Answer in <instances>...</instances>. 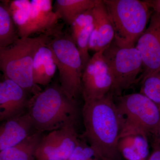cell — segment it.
I'll return each mask as SVG.
<instances>
[{
	"label": "cell",
	"instance_id": "obj_19",
	"mask_svg": "<svg viewBox=\"0 0 160 160\" xmlns=\"http://www.w3.org/2000/svg\"><path fill=\"white\" fill-rule=\"evenodd\" d=\"M96 2L97 0H57L54 10L61 19L71 25L78 17L92 9Z\"/></svg>",
	"mask_w": 160,
	"mask_h": 160
},
{
	"label": "cell",
	"instance_id": "obj_10",
	"mask_svg": "<svg viewBox=\"0 0 160 160\" xmlns=\"http://www.w3.org/2000/svg\"><path fill=\"white\" fill-rule=\"evenodd\" d=\"M135 47L142 62V81L160 71V17L152 13L149 26L139 38Z\"/></svg>",
	"mask_w": 160,
	"mask_h": 160
},
{
	"label": "cell",
	"instance_id": "obj_16",
	"mask_svg": "<svg viewBox=\"0 0 160 160\" xmlns=\"http://www.w3.org/2000/svg\"><path fill=\"white\" fill-rule=\"evenodd\" d=\"M92 9L80 15L70 25L71 37L79 52L83 70L91 58L89 54V44L94 22Z\"/></svg>",
	"mask_w": 160,
	"mask_h": 160
},
{
	"label": "cell",
	"instance_id": "obj_20",
	"mask_svg": "<svg viewBox=\"0 0 160 160\" xmlns=\"http://www.w3.org/2000/svg\"><path fill=\"white\" fill-rule=\"evenodd\" d=\"M20 38L8 8L0 2V49L11 46Z\"/></svg>",
	"mask_w": 160,
	"mask_h": 160
},
{
	"label": "cell",
	"instance_id": "obj_18",
	"mask_svg": "<svg viewBox=\"0 0 160 160\" xmlns=\"http://www.w3.org/2000/svg\"><path fill=\"white\" fill-rule=\"evenodd\" d=\"M43 136L35 131L18 145L0 152V160H36L35 152Z\"/></svg>",
	"mask_w": 160,
	"mask_h": 160
},
{
	"label": "cell",
	"instance_id": "obj_25",
	"mask_svg": "<svg viewBox=\"0 0 160 160\" xmlns=\"http://www.w3.org/2000/svg\"><path fill=\"white\" fill-rule=\"evenodd\" d=\"M155 135L156 136L158 143V144H160V122L159 125L158 127L157 131Z\"/></svg>",
	"mask_w": 160,
	"mask_h": 160
},
{
	"label": "cell",
	"instance_id": "obj_13",
	"mask_svg": "<svg viewBox=\"0 0 160 160\" xmlns=\"http://www.w3.org/2000/svg\"><path fill=\"white\" fill-rule=\"evenodd\" d=\"M35 131L27 112L0 124V152L22 142Z\"/></svg>",
	"mask_w": 160,
	"mask_h": 160
},
{
	"label": "cell",
	"instance_id": "obj_1",
	"mask_svg": "<svg viewBox=\"0 0 160 160\" xmlns=\"http://www.w3.org/2000/svg\"><path fill=\"white\" fill-rule=\"evenodd\" d=\"M82 116L85 140L101 160H117L121 124L113 94L84 102Z\"/></svg>",
	"mask_w": 160,
	"mask_h": 160
},
{
	"label": "cell",
	"instance_id": "obj_2",
	"mask_svg": "<svg viewBox=\"0 0 160 160\" xmlns=\"http://www.w3.org/2000/svg\"><path fill=\"white\" fill-rule=\"evenodd\" d=\"M27 113L35 131L43 133L75 124L77 101L69 98L58 84L50 85L29 100Z\"/></svg>",
	"mask_w": 160,
	"mask_h": 160
},
{
	"label": "cell",
	"instance_id": "obj_12",
	"mask_svg": "<svg viewBox=\"0 0 160 160\" xmlns=\"http://www.w3.org/2000/svg\"><path fill=\"white\" fill-rule=\"evenodd\" d=\"M92 11L94 22L89 48V50L96 52L106 49L113 42L114 31L103 0H97Z\"/></svg>",
	"mask_w": 160,
	"mask_h": 160
},
{
	"label": "cell",
	"instance_id": "obj_14",
	"mask_svg": "<svg viewBox=\"0 0 160 160\" xmlns=\"http://www.w3.org/2000/svg\"><path fill=\"white\" fill-rule=\"evenodd\" d=\"M49 41L42 43L36 51L32 64V78L35 85L48 86L57 69L54 52Z\"/></svg>",
	"mask_w": 160,
	"mask_h": 160
},
{
	"label": "cell",
	"instance_id": "obj_21",
	"mask_svg": "<svg viewBox=\"0 0 160 160\" xmlns=\"http://www.w3.org/2000/svg\"><path fill=\"white\" fill-rule=\"evenodd\" d=\"M142 82L140 92L153 102L160 110V71L149 76Z\"/></svg>",
	"mask_w": 160,
	"mask_h": 160
},
{
	"label": "cell",
	"instance_id": "obj_4",
	"mask_svg": "<svg viewBox=\"0 0 160 160\" xmlns=\"http://www.w3.org/2000/svg\"><path fill=\"white\" fill-rule=\"evenodd\" d=\"M103 1L114 29V42L121 48L135 47L150 20L149 6L140 0Z\"/></svg>",
	"mask_w": 160,
	"mask_h": 160
},
{
	"label": "cell",
	"instance_id": "obj_9",
	"mask_svg": "<svg viewBox=\"0 0 160 160\" xmlns=\"http://www.w3.org/2000/svg\"><path fill=\"white\" fill-rule=\"evenodd\" d=\"M79 139L74 124L49 132L43 136L38 145L36 160H68Z\"/></svg>",
	"mask_w": 160,
	"mask_h": 160
},
{
	"label": "cell",
	"instance_id": "obj_11",
	"mask_svg": "<svg viewBox=\"0 0 160 160\" xmlns=\"http://www.w3.org/2000/svg\"><path fill=\"white\" fill-rule=\"evenodd\" d=\"M28 92L16 83L6 78L0 81V123L27 112Z\"/></svg>",
	"mask_w": 160,
	"mask_h": 160
},
{
	"label": "cell",
	"instance_id": "obj_26",
	"mask_svg": "<svg viewBox=\"0 0 160 160\" xmlns=\"http://www.w3.org/2000/svg\"><path fill=\"white\" fill-rule=\"evenodd\" d=\"M2 72H0V81H1L2 79H3V78L2 77Z\"/></svg>",
	"mask_w": 160,
	"mask_h": 160
},
{
	"label": "cell",
	"instance_id": "obj_15",
	"mask_svg": "<svg viewBox=\"0 0 160 160\" xmlns=\"http://www.w3.org/2000/svg\"><path fill=\"white\" fill-rule=\"evenodd\" d=\"M31 22L33 34L46 32L52 35V31L59 20V15L53 9L52 0H30Z\"/></svg>",
	"mask_w": 160,
	"mask_h": 160
},
{
	"label": "cell",
	"instance_id": "obj_22",
	"mask_svg": "<svg viewBox=\"0 0 160 160\" xmlns=\"http://www.w3.org/2000/svg\"><path fill=\"white\" fill-rule=\"evenodd\" d=\"M68 160H101L85 140L79 139Z\"/></svg>",
	"mask_w": 160,
	"mask_h": 160
},
{
	"label": "cell",
	"instance_id": "obj_6",
	"mask_svg": "<svg viewBox=\"0 0 160 160\" xmlns=\"http://www.w3.org/2000/svg\"><path fill=\"white\" fill-rule=\"evenodd\" d=\"M53 36L50 45L55 57L60 87L69 98L76 101L82 93L83 69L81 56L71 36L64 35L61 30Z\"/></svg>",
	"mask_w": 160,
	"mask_h": 160
},
{
	"label": "cell",
	"instance_id": "obj_7",
	"mask_svg": "<svg viewBox=\"0 0 160 160\" xmlns=\"http://www.w3.org/2000/svg\"><path fill=\"white\" fill-rule=\"evenodd\" d=\"M111 71L113 85L111 92L121 95L124 90L137 82L142 77V62L135 47L121 48L112 42L103 51Z\"/></svg>",
	"mask_w": 160,
	"mask_h": 160
},
{
	"label": "cell",
	"instance_id": "obj_17",
	"mask_svg": "<svg viewBox=\"0 0 160 160\" xmlns=\"http://www.w3.org/2000/svg\"><path fill=\"white\" fill-rule=\"evenodd\" d=\"M2 2L8 8L19 37H30L33 33L30 18V0H12Z\"/></svg>",
	"mask_w": 160,
	"mask_h": 160
},
{
	"label": "cell",
	"instance_id": "obj_3",
	"mask_svg": "<svg viewBox=\"0 0 160 160\" xmlns=\"http://www.w3.org/2000/svg\"><path fill=\"white\" fill-rule=\"evenodd\" d=\"M51 35L20 38L11 46L0 49V72L3 77L16 83L33 95L41 91L32 78L35 53L42 43L49 41Z\"/></svg>",
	"mask_w": 160,
	"mask_h": 160
},
{
	"label": "cell",
	"instance_id": "obj_23",
	"mask_svg": "<svg viewBox=\"0 0 160 160\" xmlns=\"http://www.w3.org/2000/svg\"><path fill=\"white\" fill-rule=\"evenodd\" d=\"M150 9H153L152 13L160 17V0L145 1Z\"/></svg>",
	"mask_w": 160,
	"mask_h": 160
},
{
	"label": "cell",
	"instance_id": "obj_5",
	"mask_svg": "<svg viewBox=\"0 0 160 160\" xmlns=\"http://www.w3.org/2000/svg\"><path fill=\"white\" fill-rule=\"evenodd\" d=\"M116 106L121 124L120 137L135 132L156 134L160 110L149 98L141 92L120 96Z\"/></svg>",
	"mask_w": 160,
	"mask_h": 160
},
{
	"label": "cell",
	"instance_id": "obj_24",
	"mask_svg": "<svg viewBox=\"0 0 160 160\" xmlns=\"http://www.w3.org/2000/svg\"><path fill=\"white\" fill-rule=\"evenodd\" d=\"M148 160H160V146H157Z\"/></svg>",
	"mask_w": 160,
	"mask_h": 160
},
{
	"label": "cell",
	"instance_id": "obj_8",
	"mask_svg": "<svg viewBox=\"0 0 160 160\" xmlns=\"http://www.w3.org/2000/svg\"><path fill=\"white\" fill-rule=\"evenodd\" d=\"M104 50L95 52L83 70L82 93L84 102L99 99L111 92L113 80L103 55Z\"/></svg>",
	"mask_w": 160,
	"mask_h": 160
}]
</instances>
